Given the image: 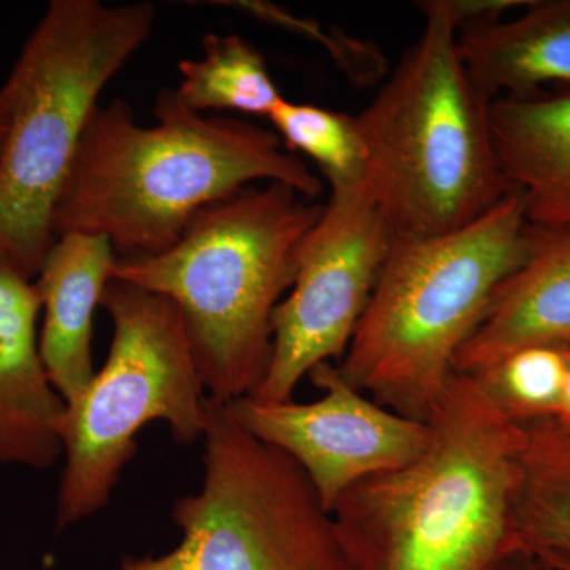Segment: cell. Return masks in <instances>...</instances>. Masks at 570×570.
<instances>
[{
    "instance_id": "cell-1",
    "label": "cell",
    "mask_w": 570,
    "mask_h": 570,
    "mask_svg": "<svg viewBox=\"0 0 570 570\" xmlns=\"http://www.w3.org/2000/svg\"><path fill=\"white\" fill-rule=\"evenodd\" d=\"M151 127L121 99L89 119L55 214L56 236L110 239L116 255H156L194 217L255 183H281L316 200L324 183L275 130L184 107L165 89Z\"/></svg>"
},
{
    "instance_id": "cell-2",
    "label": "cell",
    "mask_w": 570,
    "mask_h": 570,
    "mask_svg": "<svg viewBox=\"0 0 570 570\" xmlns=\"http://www.w3.org/2000/svg\"><path fill=\"white\" fill-rule=\"evenodd\" d=\"M426 423L419 459L358 483L333 508L348 570H485L521 549L523 430L460 373Z\"/></svg>"
},
{
    "instance_id": "cell-3",
    "label": "cell",
    "mask_w": 570,
    "mask_h": 570,
    "mask_svg": "<svg viewBox=\"0 0 570 570\" xmlns=\"http://www.w3.org/2000/svg\"><path fill=\"white\" fill-rule=\"evenodd\" d=\"M324 206L281 183L246 187L198 213L164 253L116 255L112 279L175 303L206 393L234 403L265 376L273 314Z\"/></svg>"
},
{
    "instance_id": "cell-4",
    "label": "cell",
    "mask_w": 570,
    "mask_h": 570,
    "mask_svg": "<svg viewBox=\"0 0 570 570\" xmlns=\"http://www.w3.org/2000/svg\"><path fill=\"white\" fill-rule=\"evenodd\" d=\"M419 7L425 24L417 41L355 116L363 186L395 239L452 234L515 190L494 151L491 102L461 61L444 0Z\"/></svg>"
},
{
    "instance_id": "cell-5",
    "label": "cell",
    "mask_w": 570,
    "mask_h": 570,
    "mask_svg": "<svg viewBox=\"0 0 570 570\" xmlns=\"http://www.w3.org/2000/svg\"><path fill=\"white\" fill-rule=\"evenodd\" d=\"M519 190L475 223L433 238H396L356 326L341 376L382 406L426 422L460 348L530 247Z\"/></svg>"
},
{
    "instance_id": "cell-6",
    "label": "cell",
    "mask_w": 570,
    "mask_h": 570,
    "mask_svg": "<svg viewBox=\"0 0 570 570\" xmlns=\"http://www.w3.org/2000/svg\"><path fill=\"white\" fill-rule=\"evenodd\" d=\"M156 7L52 0L0 88V254L36 277L55 245V214L108 81L151 36Z\"/></svg>"
},
{
    "instance_id": "cell-7",
    "label": "cell",
    "mask_w": 570,
    "mask_h": 570,
    "mask_svg": "<svg viewBox=\"0 0 570 570\" xmlns=\"http://www.w3.org/2000/svg\"><path fill=\"white\" fill-rule=\"evenodd\" d=\"M100 306L112 325L110 351L88 387L66 403L59 528L110 502L142 428L165 422L181 444L204 439L206 428L208 393L175 303L111 279Z\"/></svg>"
},
{
    "instance_id": "cell-8",
    "label": "cell",
    "mask_w": 570,
    "mask_h": 570,
    "mask_svg": "<svg viewBox=\"0 0 570 570\" xmlns=\"http://www.w3.org/2000/svg\"><path fill=\"white\" fill-rule=\"evenodd\" d=\"M202 489L175 504L181 542L142 570H348L332 512L303 469L208 396Z\"/></svg>"
},
{
    "instance_id": "cell-9",
    "label": "cell",
    "mask_w": 570,
    "mask_h": 570,
    "mask_svg": "<svg viewBox=\"0 0 570 570\" xmlns=\"http://www.w3.org/2000/svg\"><path fill=\"white\" fill-rule=\"evenodd\" d=\"M395 236L365 186L335 190L303 243L291 291L273 314L268 367L254 400H292L322 363L346 354Z\"/></svg>"
},
{
    "instance_id": "cell-10",
    "label": "cell",
    "mask_w": 570,
    "mask_h": 570,
    "mask_svg": "<svg viewBox=\"0 0 570 570\" xmlns=\"http://www.w3.org/2000/svg\"><path fill=\"white\" fill-rule=\"evenodd\" d=\"M307 377L322 392L311 403L247 396L230 407L239 425L303 469L330 512L358 483L406 466L425 452L430 425L352 387L336 363H322Z\"/></svg>"
},
{
    "instance_id": "cell-11",
    "label": "cell",
    "mask_w": 570,
    "mask_h": 570,
    "mask_svg": "<svg viewBox=\"0 0 570 570\" xmlns=\"http://www.w3.org/2000/svg\"><path fill=\"white\" fill-rule=\"evenodd\" d=\"M36 281L0 254V463L48 469L62 456L66 401L40 354Z\"/></svg>"
},
{
    "instance_id": "cell-12",
    "label": "cell",
    "mask_w": 570,
    "mask_h": 570,
    "mask_svg": "<svg viewBox=\"0 0 570 570\" xmlns=\"http://www.w3.org/2000/svg\"><path fill=\"white\" fill-rule=\"evenodd\" d=\"M116 250L100 235H59L39 273L40 354L48 376L66 403L81 395L96 374L94 313L112 279Z\"/></svg>"
},
{
    "instance_id": "cell-13",
    "label": "cell",
    "mask_w": 570,
    "mask_h": 570,
    "mask_svg": "<svg viewBox=\"0 0 570 570\" xmlns=\"http://www.w3.org/2000/svg\"><path fill=\"white\" fill-rule=\"evenodd\" d=\"M560 341H570V224L531 225L523 264L460 348L455 373H475L515 348Z\"/></svg>"
},
{
    "instance_id": "cell-14",
    "label": "cell",
    "mask_w": 570,
    "mask_h": 570,
    "mask_svg": "<svg viewBox=\"0 0 570 570\" xmlns=\"http://www.w3.org/2000/svg\"><path fill=\"white\" fill-rule=\"evenodd\" d=\"M499 167L523 198L528 223L570 224V88L490 104Z\"/></svg>"
},
{
    "instance_id": "cell-15",
    "label": "cell",
    "mask_w": 570,
    "mask_h": 570,
    "mask_svg": "<svg viewBox=\"0 0 570 570\" xmlns=\"http://www.w3.org/2000/svg\"><path fill=\"white\" fill-rule=\"evenodd\" d=\"M461 61L489 102L570 88V0H532L513 20L456 31Z\"/></svg>"
},
{
    "instance_id": "cell-16",
    "label": "cell",
    "mask_w": 570,
    "mask_h": 570,
    "mask_svg": "<svg viewBox=\"0 0 570 570\" xmlns=\"http://www.w3.org/2000/svg\"><path fill=\"white\" fill-rule=\"evenodd\" d=\"M517 527L520 547L546 557H570V428H521Z\"/></svg>"
},
{
    "instance_id": "cell-17",
    "label": "cell",
    "mask_w": 570,
    "mask_h": 570,
    "mask_svg": "<svg viewBox=\"0 0 570 570\" xmlns=\"http://www.w3.org/2000/svg\"><path fill=\"white\" fill-rule=\"evenodd\" d=\"M205 55L179 63L181 85L175 89L184 107L205 111H239L269 118L284 99L264 56L243 37H205Z\"/></svg>"
},
{
    "instance_id": "cell-18",
    "label": "cell",
    "mask_w": 570,
    "mask_h": 570,
    "mask_svg": "<svg viewBox=\"0 0 570 570\" xmlns=\"http://www.w3.org/2000/svg\"><path fill=\"white\" fill-rule=\"evenodd\" d=\"M569 360L570 341L531 344L466 376L504 417L517 426L527 428L558 417L568 382Z\"/></svg>"
},
{
    "instance_id": "cell-19",
    "label": "cell",
    "mask_w": 570,
    "mask_h": 570,
    "mask_svg": "<svg viewBox=\"0 0 570 570\" xmlns=\"http://www.w3.org/2000/svg\"><path fill=\"white\" fill-rule=\"evenodd\" d=\"M268 119L288 151L317 165L332 193L365 183L366 153L355 116L283 99Z\"/></svg>"
},
{
    "instance_id": "cell-20",
    "label": "cell",
    "mask_w": 570,
    "mask_h": 570,
    "mask_svg": "<svg viewBox=\"0 0 570 570\" xmlns=\"http://www.w3.org/2000/svg\"><path fill=\"white\" fill-rule=\"evenodd\" d=\"M485 570H562L557 564L532 551L519 549L491 564Z\"/></svg>"
},
{
    "instance_id": "cell-21",
    "label": "cell",
    "mask_w": 570,
    "mask_h": 570,
    "mask_svg": "<svg viewBox=\"0 0 570 570\" xmlns=\"http://www.w3.org/2000/svg\"><path fill=\"white\" fill-rule=\"evenodd\" d=\"M550 423H554V425L570 428V360L568 382H566L564 396H562L560 412H558V417Z\"/></svg>"
},
{
    "instance_id": "cell-22",
    "label": "cell",
    "mask_w": 570,
    "mask_h": 570,
    "mask_svg": "<svg viewBox=\"0 0 570 570\" xmlns=\"http://www.w3.org/2000/svg\"><path fill=\"white\" fill-rule=\"evenodd\" d=\"M7 134V111L3 105L2 97H0V154H2L3 141H6Z\"/></svg>"
},
{
    "instance_id": "cell-23",
    "label": "cell",
    "mask_w": 570,
    "mask_h": 570,
    "mask_svg": "<svg viewBox=\"0 0 570 570\" xmlns=\"http://www.w3.org/2000/svg\"><path fill=\"white\" fill-rule=\"evenodd\" d=\"M540 557L547 558V560L553 562V564H557L562 570H570V557H546V554H540Z\"/></svg>"
},
{
    "instance_id": "cell-24",
    "label": "cell",
    "mask_w": 570,
    "mask_h": 570,
    "mask_svg": "<svg viewBox=\"0 0 570 570\" xmlns=\"http://www.w3.org/2000/svg\"><path fill=\"white\" fill-rule=\"evenodd\" d=\"M119 570H142L140 562H138L137 558H129V560L124 561L121 569Z\"/></svg>"
}]
</instances>
